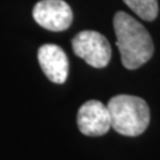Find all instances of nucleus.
<instances>
[{
	"instance_id": "nucleus-4",
	"label": "nucleus",
	"mask_w": 160,
	"mask_h": 160,
	"mask_svg": "<svg viewBox=\"0 0 160 160\" xmlns=\"http://www.w3.org/2000/svg\"><path fill=\"white\" fill-rule=\"evenodd\" d=\"M33 19L40 27L62 32L72 23V9L63 0H40L33 7Z\"/></svg>"
},
{
	"instance_id": "nucleus-3",
	"label": "nucleus",
	"mask_w": 160,
	"mask_h": 160,
	"mask_svg": "<svg viewBox=\"0 0 160 160\" xmlns=\"http://www.w3.org/2000/svg\"><path fill=\"white\" fill-rule=\"evenodd\" d=\"M72 49L76 56L95 68H104L111 60V46L102 33L82 31L72 39Z\"/></svg>"
},
{
	"instance_id": "nucleus-7",
	"label": "nucleus",
	"mask_w": 160,
	"mask_h": 160,
	"mask_svg": "<svg viewBox=\"0 0 160 160\" xmlns=\"http://www.w3.org/2000/svg\"><path fill=\"white\" fill-rule=\"evenodd\" d=\"M140 19L152 22L159 12L158 0H123Z\"/></svg>"
},
{
	"instance_id": "nucleus-6",
	"label": "nucleus",
	"mask_w": 160,
	"mask_h": 160,
	"mask_svg": "<svg viewBox=\"0 0 160 160\" xmlns=\"http://www.w3.org/2000/svg\"><path fill=\"white\" fill-rule=\"evenodd\" d=\"M39 64L52 83L63 84L68 76V59L56 44H44L38 51Z\"/></svg>"
},
{
	"instance_id": "nucleus-1",
	"label": "nucleus",
	"mask_w": 160,
	"mask_h": 160,
	"mask_svg": "<svg viewBox=\"0 0 160 160\" xmlns=\"http://www.w3.org/2000/svg\"><path fill=\"white\" fill-rule=\"evenodd\" d=\"M113 29L122 63L127 69H136L152 58V39L143 24L131 15L118 12L113 18Z\"/></svg>"
},
{
	"instance_id": "nucleus-5",
	"label": "nucleus",
	"mask_w": 160,
	"mask_h": 160,
	"mask_svg": "<svg viewBox=\"0 0 160 160\" xmlns=\"http://www.w3.org/2000/svg\"><path fill=\"white\" fill-rule=\"evenodd\" d=\"M78 127L86 136H102L111 128V116L107 106L99 100H88L79 108Z\"/></svg>"
},
{
	"instance_id": "nucleus-2",
	"label": "nucleus",
	"mask_w": 160,
	"mask_h": 160,
	"mask_svg": "<svg viewBox=\"0 0 160 160\" xmlns=\"http://www.w3.org/2000/svg\"><path fill=\"white\" fill-rule=\"evenodd\" d=\"M107 108L111 128L124 136H139L149 124V108L143 99L131 95H118L109 99Z\"/></svg>"
}]
</instances>
